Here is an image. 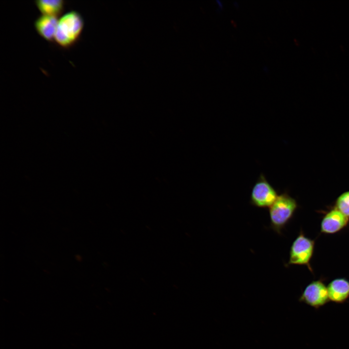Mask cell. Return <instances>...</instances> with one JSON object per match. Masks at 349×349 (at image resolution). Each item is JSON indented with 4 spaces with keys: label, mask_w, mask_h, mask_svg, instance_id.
<instances>
[{
    "label": "cell",
    "mask_w": 349,
    "mask_h": 349,
    "mask_svg": "<svg viewBox=\"0 0 349 349\" xmlns=\"http://www.w3.org/2000/svg\"><path fill=\"white\" fill-rule=\"evenodd\" d=\"M59 19L57 17L41 15L34 21L35 29L38 34L48 42L54 40Z\"/></svg>",
    "instance_id": "obj_8"
},
{
    "label": "cell",
    "mask_w": 349,
    "mask_h": 349,
    "mask_svg": "<svg viewBox=\"0 0 349 349\" xmlns=\"http://www.w3.org/2000/svg\"><path fill=\"white\" fill-rule=\"evenodd\" d=\"M84 25L79 13L76 11L66 13L59 19L54 41L64 48L72 47L80 38Z\"/></svg>",
    "instance_id": "obj_1"
},
{
    "label": "cell",
    "mask_w": 349,
    "mask_h": 349,
    "mask_svg": "<svg viewBox=\"0 0 349 349\" xmlns=\"http://www.w3.org/2000/svg\"><path fill=\"white\" fill-rule=\"evenodd\" d=\"M334 208L349 218V190L341 193L337 198Z\"/></svg>",
    "instance_id": "obj_10"
},
{
    "label": "cell",
    "mask_w": 349,
    "mask_h": 349,
    "mask_svg": "<svg viewBox=\"0 0 349 349\" xmlns=\"http://www.w3.org/2000/svg\"><path fill=\"white\" fill-rule=\"evenodd\" d=\"M349 218L336 208L327 212L322 218L320 223V232L326 234L337 233L346 227Z\"/></svg>",
    "instance_id": "obj_6"
},
{
    "label": "cell",
    "mask_w": 349,
    "mask_h": 349,
    "mask_svg": "<svg viewBox=\"0 0 349 349\" xmlns=\"http://www.w3.org/2000/svg\"><path fill=\"white\" fill-rule=\"evenodd\" d=\"M278 195L274 188L261 173L253 187L250 203L259 208L270 207L275 201Z\"/></svg>",
    "instance_id": "obj_4"
},
{
    "label": "cell",
    "mask_w": 349,
    "mask_h": 349,
    "mask_svg": "<svg viewBox=\"0 0 349 349\" xmlns=\"http://www.w3.org/2000/svg\"><path fill=\"white\" fill-rule=\"evenodd\" d=\"M315 241L301 231L292 242L289 251L287 265H304L312 272L310 262L315 249Z\"/></svg>",
    "instance_id": "obj_3"
},
{
    "label": "cell",
    "mask_w": 349,
    "mask_h": 349,
    "mask_svg": "<svg viewBox=\"0 0 349 349\" xmlns=\"http://www.w3.org/2000/svg\"><path fill=\"white\" fill-rule=\"evenodd\" d=\"M35 4L42 15L58 17L64 9L63 0H37Z\"/></svg>",
    "instance_id": "obj_9"
},
{
    "label": "cell",
    "mask_w": 349,
    "mask_h": 349,
    "mask_svg": "<svg viewBox=\"0 0 349 349\" xmlns=\"http://www.w3.org/2000/svg\"><path fill=\"white\" fill-rule=\"evenodd\" d=\"M330 301L338 304L345 302L349 299V281L344 278L333 280L327 286Z\"/></svg>",
    "instance_id": "obj_7"
},
{
    "label": "cell",
    "mask_w": 349,
    "mask_h": 349,
    "mask_svg": "<svg viewBox=\"0 0 349 349\" xmlns=\"http://www.w3.org/2000/svg\"><path fill=\"white\" fill-rule=\"evenodd\" d=\"M299 301L315 309L320 308L330 301L327 286L321 280L311 282L305 287Z\"/></svg>",
    "instance_id": "obj_5"
},
{
    "label": "cell",
    "mask_w": 349,
    "mask_h": 349,
    "mask_svg": "<svg viewBox=\"0 0 349 349\" xmlns=\"http://www.w3.org/2000/svg\"><path fill=\"white\" fill-rule=\"evenodd\" d=\"M297 207V201L287 192L278 195L275 201L269 207L270 228L280 234L293 217Z\"/></svg>",
    "instance_id": "obj_2"
}]
</instances>
